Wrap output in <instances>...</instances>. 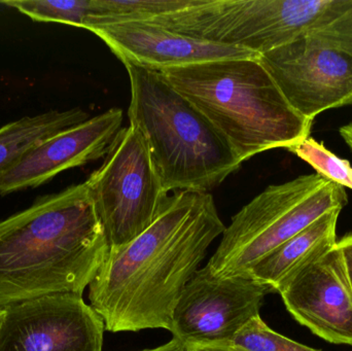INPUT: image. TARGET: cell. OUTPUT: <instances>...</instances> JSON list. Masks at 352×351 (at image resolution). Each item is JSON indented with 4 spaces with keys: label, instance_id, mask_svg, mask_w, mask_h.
Returning <instances> with one entry per match:
<instances>
[{
    "label": "cell",
    "instance_id": "obj_1",
    "mask_svg": "<svg viewBox=\"0 0 352 351\" xmlns=\"http://www.w3.org/2000/svg\"><path fill=\"white\" fill-rule=\"evenodd\" d=\"M225 229L208 192L169 196L162 214L144 233L109 253L89 286L90 306L105 331L170 332L178 299Z\"/></svg>",
    "mask_w": 352,
    "mask_h": 351
},
{
    "label": "cell",
    "instance_id": "obj_2",
    "mask_svg": "<svg viewBox=\"0 0 352 351\" xmlns=\"http://www.w3.org/2000/svg\"><path fill=\"white\" fill-rule=\"evenodd\" d=\"M109 255L86 181L0 220V308L84 294Z\"/></svg>",
    "mask_w": 352,
    "mask_h": 351
},
{
    "label": "cell",
    "instance_id": "obj_3",
    "mask_svg": "<svg viewBox=\"0 0 352 351\" xmlns=\"http://www.w3.org/2000/svg\"><path fill=\"white\" fill-rule=\"evenodd\" d=\"M227 140L240 161L310 137L314 121L287 102L258 59H223L161 70Z\"/></svg>",
    "mask_w": 352,
    "mask_h": 351
},
{
    "label": "cell",
    "instance_id": "obj_4",
    "mask_svg": "<svg viewBox=\"0 0 352 351\" xmlns=\"http://www.w3.org/2000/svg\"><path fill=\"white\" fill-rule=\"evenodd\" d=\"M130 125L144 136L165 191L208 192L242 165L227 140L156 70L123 63Z\"/></svg>",
    "mask_w": 352,
    "mask_h": 351
},
{
    "label": "cell",
    "instance_id": "obj_5",
    "mask_svg": "<svg viewBox=\"0 0 352 351\" xmlns=\"http://www.w3.org/2000/svg\"><path fill=\"white\" fill-rule=\"evenodd\" d=\"M346 203V189L318 173L270 185L232 218L206 266L217 278L246 276L273 249Z\"/></svg>",
    "mask_w": 352,
    "mask_h": 351
},
{
    "label": "cell",
    "instance_id": "obj_6",
    "mask_svg": "<svg viewBox=\"0 0 352 351\" xmlns=\"http://www.w3.org/2000/svg\"><path fill=\"white\" fill-rule=\"evenodd\" d=\"M351 6L352 0H199L150 23L261 56L326 26Z\"/></svg>",
    "mask_w": 352,
    "mask_h": 351
},
{
    "label": "cell",
    "instance_id": "obj_7",
    "mask_svg": "<svg viewBox=\"0 0 352 351\" xmlns=\"http://www.w3.org/2000/svg\"><path fill=\"white\" fill-rule=\"evenodd\" d=\"M109 253L144 233L168 203L148 144L133 125L122 128L100 168L86 181Z\"/></svg>",
    "mask_w": 352,
    "mask_h": 351
},
{
    "label": "cell",
    "instance_id": "obj_8",
    "mask_svg": "<svg viewBox=\"0 0 352 351\" xmlns=\"http://www.w3.org/2000/svg\"><path fill=\"white\" fill-rule=\"evenodd\" d=\"M272 292L250 276L217 278L205 266L178 299L170 333L184 348L229 346L248 321L260 317L265 297Z\"/></svg>",
    "mask_w": 352,
    "mask_h": 351
},
{
    "label": "cell",
    "instance_id": "obj_9",
    "mask_svg": "<svg viewBox=\"0 0 352 351\" xmlns=\"http://www.w3.org/2000/svg\"><path fill=\"white\" fill-rule=\"evenodd\" d=\"M292 107L314 121L352 104V57L312 34L258 57Z\"/></svg>",
    "mask_w": 352,
    "mask_h": 351
},
{
    "label": "cell",
    "instance_id": "obj_10",
    "mask_svg": "<svg viewBox=\"0 0 352 351\" xmlns=\"http://www.w3.org/2000/svg\"><path fill=\"white\" fill-rule=\"evenodd\" d=\"M4 309L0 351H102L104 323L82 295H49Z\"/></svg>",
    "mask_w": 352,
    "mask_h": 351
},
{
    "label": "cell",
    "instance_id": "obj_11",
    "mask_svg": "<svg viewBox=\"0 0 352 351\" xmlns=\"http://www.w3.org/2000/svg\"><path fill=\"white\" fill-rule=\"evenodd\" d=\"M277 293L298 323L330 343L352 346V288L338 245L298 270Z\"/></svg>",
    "mask_w": 352,
    "mask_h": 351
},
{
    "label": "cell",
    "instance_id": "obj_12",
    "mask_svg": "<svg viewBox=\"0 0 352 351\" xmlns=\"http://www.w3.org/2000/svg\"><path fill=\"white\" fill-rule=\"evenodd\" d=\"M122 123L123 111L111 109L47 138L0 177V195L39 187L63 171L107 156Z\"/></svg>",
    "mask_w": 352,
    "mask_h": 351
},
{
    "label": "cell",
    "instance_id": "obj_13",
    "mask_svg": "<svg viewBox=\"0 0 352 351\" xmlns=\"http://www.w3.org/2000/svg\"><path fill=\"white\" fill-rule=\"evenodd\" d=\"M89 31L100 37L123 63L156 71L217 60L260 57L248 49L186 36L150 22L118 23Z\"/></svg>",
    "mask_w": 352,
    "mask_h": 351
},
{
    "label": "cell",
    "instance_id": "obj_14",
    "mask_svg": "<svg viewBox=\"0 0 352 351\" xmlns=\"http://www.w3.org/2000/svg\"><path fill=\"white\" fill-rule=\"evenodd\" d=\"M341 210L336 208L320 216L262 258L246 276L277 292L279 286L298 270L322 257L337 245V223Z\"/></svg>",
    "mask_w": 352,
    "mask_h": 351
},
{
    "label": "cell",
    "instance_id": "obj_15",
    "mask_svg": "<svg viewBox=\"0 0 352 351\" xmlns=\"http://www.w3.org/2000/svg\"><path fill=\"white\" fill-rule=\"evenodd\" d=\"M89 119L88 113L76 107L50 111L6 124L0 128V177L43 140Z\"/></svg>",
    "mask_w": 352,
    "mask_h": 351
},
{
    "label": "cell",
    "instance_id": "obj_16",
    "mask_svg": "<svg viewBox=\"0 0 352 351\" xmlns=\"http://www.w3.org/2000/svg\"><path fill=\"white\" fill-rule=\"evenodd\" d=\"M199 0H90L85 29L128 22H150L196 5Z\"/></svg>",
    "mask_w": 352,
    "mask_h": 351
},
{
    "label": "cell",
    "instance_id": "obj_17",
    "mask_svg": "<svg viewBox=\"0 0 352 351\" xmlns=\"http://www.w3.org/2000/svg\"><path fill=\"white\" fill-rule=\"evenodd\" d=\"M0 3L16 8L37 22H55L85 28L90 0H1Z\"/></svg>",
    "mask_w": 352,
    "mask_h": 351
},
{
    "label": "cell",
    "instance_id": "obj_18",
    "mask_svg": "<svg viewBox=\"0 0 352 351\" xmlns=\"http://www.w3.org/2000/svg\"><path fill=\"white\" fill-rule=\"evenodd\" d=\"M287 150L308 163L318 175L327 181L337 183L344 189L352 190L351 163L333 154L314 138H306L303 141L287 148Z\"/></svg>",
    "mask_w": 352,
    "mask_h": 351
},
{
    "label": "cell",
    "instance_id": "obj_19",
    "mask_svg": "<svg viewBox=\"0 0 352 351\" xmlns=\"http://www.w3.org/2000/svg\"><path fill=\"white\" fill-rule=\"evenodd\" d=\"M239 351H320L273 331L261 317L248 321L230 342Z\"/></svg>",
    "mask_w": 352,
    "mask_h": 351
},
{
    "label": "cell",
    "instance_id": "obj_20",
    "mask_svg": "<svg viewBox=\"0 0 352 351\" xmlns=\"http://www.w3.org/2000/svg\"><path fill=\"white\" fill-rule=\"evenodd\" d=\"M309 34L328 43L352 57V6L326 26Z\"/></svg>",
    "mask_w": 352,
    "mask_h": 351
},
{
    "label": "cell",
    "instance_id": "obj_21",
    "mask_svg": "<svg viewBox=\"0 0 352 351\" xmlns=\"http://www.w3.org/2000/svg\"><path fill=\"white\" fill-rule=\"evenodd\" d=\"M337 245L342 251L345 265H346L347 274H349V282H351L352 288V233L343 237L340 241L337 242Z\"/></svg>",
    "mask_w": 352,
    "mask_h": 351
},
{
    "label": "cell",
    "instance_id": "obj_22",
    "mask_svg": "<svg viewBox=\"0 0 352 351\" xmlns=\"http://www.w3.org/2000/svg\"><path fill=\"white\" fill-rule=\"evenodd\" d=\"M184 351H239L229 346H186Z\"/></svg>",
    "mask_w": 352,
    "mask_h": 351
},
{
    "label": "cell",
    "instance_id": "obj_23",
    "mask_svg": "<svg viewBox=\"0 0 352 351\" xmlns=\"http://www.w3.org/2000/svg\"><path fill=\"white\" fill-rule=\"evenodd\" d=\"M140 351H184V346L177 340L173 339L168 343L163 344V346H158V348Z\"/></svg>",
    "mask_w": 352,
    "mask_h": 351
},
{
    "label": "cell",
    "instance_id": "obj_24",
    "mask_svg": "<svg viewBox=\"0 0 352 351\" xmlns=\"http://www.w3.org/2000/svg\"><path fill=\"white\" fill-rule=\"evenodd\" d=\"M340 134L343 139H344V141L346 142L347 146H349L352 150V123L346 126H343L340 129Z\"/></svg>",
    "mask_w": 352,
    "mask_h": 351
},
{
    "label": "cell",
    "instance_id": "obj_25",
    "mask_svg": "<svg viewBox=\"0 0 352 351\" xmlns=\"http://www.w3.org/2000/svg\"><path fill=\"white\" fill-rule=\"evenodd\" d=\"M4 317H6V309L0 308V329H1L2 324H3Z\"/></svg>",
    "mask_w": 352,
    "mask_h": 351
}]
</instances>
